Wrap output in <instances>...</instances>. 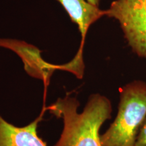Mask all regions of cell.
I'll list each match as a JSON object with an SVG mask.
<instances>
[{
	"mask_svg": "<svg viewBox=\"0 0 146 146\" xmlns=\"http://www.w3.org/2000/svg\"><path fill=\"white\" fill-rule=\"evenodd\" d=\"M79 106L76 97L67 95L46 108L64 123L61 135L54 146H102L99 132L105 121L111 118L110 100L95 94L89 97L82 112H78Z\"/></svg>",
	"mask_w": 146,
	"mask_h": 146,
	"instance_id": "cell-1",
	"label": "cell"
},
{
	"mask_svg": "<svg viewBox=\"0 0 146 146\" xmlns=\"http://www.w3.org/2000/svg\"><path fill=\"white\" fill-rule=\"evenodd\" d=\"M119 94L117 115L100 135L102 146H135L146 119L145 82H131L120 89Z\"/></svg>",
	"mask_w": 146,
	"mask_h": 146,
	"instance_id": "cell-2",
	"label": "cell"
},
{
	"mask_svg": "<svg viewBox=\"0 0 146 146\" xmlns=\"http://www.w3.org/2000/svg\"><path fill=\"white\" fill-rule=\"evenodd\" d=\"M106 16L117 20L133 52L146 59V0H115Z\"/></svg>",
	"mask_w": 146,
	"mask_h": 146,
	"instance_id": "cell-3",
	"label": "cell"
},
{
	"mask_svg": "<svg viewBox=\"0 0 146 146\" xmlns=\"http://www.w3.org/2000/svg\"><path fill=\"white\" fill-rule=\"evenodd\" d=\"M41 116L23 127H16L0 114V146H47L38 135V123Z\"/></svg>",
	"mask_w": 146,
	"mask_h": 146,
	"instance_id": "cell-4",
	"label": "cell"
},
{
	"mask_svg": "<svg viewBox=\"0 0 146 146\" xmlns=\"http://www.w3.org/2000/svg\"><path fill=\"white\" fill-rule=\"evenodd\" d=\"M68 12L72 22L78 26L82 36L81 51L87 31L92 24L106 15V10L91 4L85 0H57Z\"/></svg>",
	"mask_w": 146,
	"mask_h": 146,
	"instance_id": "cell-5",
	"label": "cell"
},
{
	"mask_svg": "<svg viewBox=\"0 0 146 146\" xmlns=\"http://www.w3.org/2000/svg\"><path fill=\"white\" fill-rule=\"evenodd\" d=\"M135 146H146V120L139 131Z\"/></svg>",
	"mask_w": 146,
	"mask_h": 146,
	"instance_id": "cell-6",
	"label": "cell"
},
{
	"mask_svg": "<svg viewBox=\"0 0 146 146\" xmlns=\"http://www.w3.org/2000/svg\"><path fill=\"white\" fill-rule=\"evenodd\" d=\"M87 1L90 3H91V4L96 5V6H98V5H99L100 0H87Z\"/></svg>",
	"mask_w": 146,
	"mask_h": 146,
	"instance_id": "cell-7",
	"label": "cell"
}]
</instances>
